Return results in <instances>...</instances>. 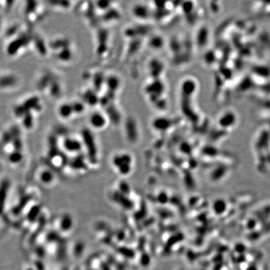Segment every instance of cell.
Segmentation results:
<instances>
[{"label": "cell", "mask_w": 270, "mask_h": 270, "mask_svg": "<svg viewBox=\"0 0 270 270\" xmlns=\"http://www.w3.org/2000/svg\"><path fill=\"white\" fill-rule=\"evenodd\" d=\"M113 163L122 175H127L131 171L132 159L128 154H121L115 156Z\"/></svg>", "instance_id": "obj_1"}, {"label": "cell", "mask_w": 270, "mask_h": 270, "mask_svg": "<svg viewBox=\"0 0 270 270\" xmlns=\"http://www.w3.org/2000/svg\"><path fill=\"white\" fill-rule=\"evenodd\" d=\"M64 146L65 149L70 152H76L80 151L81 146L80 143L72 138H68L65 141Z\"/></svg>", "instance_id": "obj_2"}, {"label": "cell", "mask_w": 270, "mask_h": 270, "mask_svg": "<svg viewBox=\"0 0 270 270\" xmlns=\"http://www.w3.org/2000/svg\"><path fill=\"white\" fill-rule=\"evenodd\" d=\"M104 120L103 118V116L101 115L94 114L92 116L91 118V123L93 125V126L95 128H101L104 126Z\"/></svg>", "instance_id": "obj_3"}, {"label": "cell", "mask_w": 270, "mask_h": 270, "mask_svg": "<svg viewBox=\"0 0 270 270\" xmlns=\"http://www.w3.org/2000/svg\"><path fill=\"white\" fill-rule=\"evenodd\" d=\"M61 227L65 231L68 230L69 228H71L72 226V220L70 216L68 215H65L62 219V223H61Z\"/></svg>", "instance_id": "obj_4"}, {"label": "cell", "mask_w": 270, "mask_h": 270, "mask_svg": "<svg viewBox=\"0 0 270 270\" xmlns=\"http://www.w3.org/2000/svg\"><path fill=\"white\" fill-rule=\"evenodd\" d=\"M41 179L45 183H49L53 179V174L48 171L43 172L41 175Z\"/></svg>", "instance_id": "obj_5"}, {"label": "cell", "mask_w": 270, "mask_h": 270, "mask_svg": "<svg viewBox=\"0 0 270 270\" xmlns=\"http://www.w3.org/2000/svg\"><path fill=\"white\" fill-rule=\"evenodd\" d=\"M149 263H150V258H149V256H148V255H146V254L143 255L142 256V257H141V263L143 265V266H146L148 265Z\"/></svg>", "instance_id": "obj_6"}, {"label": "cell", "mask_w": 270, "mask_h": 270, "mask_svg": "<svg viewBox=\"0 0 270 270\" xmlns=\"http://www.w3.org/2000/svg\"><path fill=\"white\" fill-rule=\"evenodd\" d=\"M20 156H20L19 154H12V156H11V160H12V161H13L14 162H16V161H19V160L20 159Z\"/></svg>", "instance_id": "obj_7"}, {"label": "cell", "mask_w": 270, "mask_h": 270, "mask_svg": "<svg viewBox=\"0 0 270 270\" xmlns=\"http://www.w3.org/2000/svg\"><path fill=\"white\" fill-rule=\"evenodd\" d=\"M36 268L37 270H45L44 265L41 262H38L36 263Z\"/></svg>", "instance_id": "obj_8"}, {"label": "cell", "mask_w": 270, "mask_h": 270, "mask_svg": "<svg viewBox=\"0 0 270 270\" xmlns=\"http://www.w3.org/2000/svg\"><path fill=\"white\" fill-rule=\"evenodd\" d=\"M27 270H34V269H33V268H28Z\"/></svg>", "instance_id": "obj_9"}]
</instances>
